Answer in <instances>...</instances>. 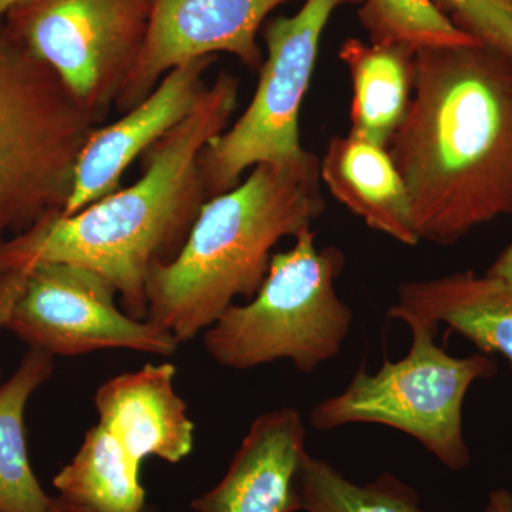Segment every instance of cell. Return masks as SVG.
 Here are the masks:
<instances>
[{"label": "cell", "mask_w": 512, "mask_h": 512, "mask_svg": "<svg viewBox=\"0 0 512 512\" xmlns=\"http://www.w3.org/2000/svg\"><path fill=\"white\" fill-rule=\"evenodd\" d=\"M387 150L419 241L453 245L512 215V57L478 42L417 50L412 100Z\"/></svg>", "instance_id": "6da1fadb"}, {"label": "cell", "mask_w": 512, "mask_h": 512, "mask_svg": "<svg viewBox=\"0 0 512 512\" xmlns=\"http://www.w3.org/2000/svg\"><path fill=\"white\" fill-rule=\"evenodd\" d=\"M239 79L221 72L207 84L191 113L143 156L136 183L72 215L52 212L0 244V272L39 264H72L100 275L121 308L147 319V279L173 261L201 208L210 200L200 156L229 127L237 110Z\"/></svg>", "instance_id": "7a4b0ae2"}, {"label": "cell", "mask_w": 512, "mask_h": 512, "mask_svg": "<svg viewBox=\"0 0 512 512\" xmlns=\"http://www.w3.org/2000/svg\"><path fill=\"white\" fill-rule=\"evenodd\" d=\"M315 154L259 164L237 187L205 202L173 261L147 279V319L180 343L217 322L238 296L252 298L281 239L298 237L325 212Z\"/></svg>", "instance_id": "3957f363"}, {"label": "cell", "mask_w": 512, "mask_h": 512, "mask_svg": "<svg viewBox=\"0 0 512 512\" xmlns=\"http://www.w3.org/2000/svg\"><path fill=\"white\" fill-rule=\"evenodd\" d=\"M345 255L318 248L305 229L285 252L272 255L268 274L247 305H232L202 332L211 359L234 370L289 360L312 373L339 355L353 312L336 292Z\"/></svg>", "instance_id": "277c9868"}, {"label": "cell", "mask_w": 512, "mask_h": 512, "mask_svg": "<svg viewBox=\"0 0 512 512\" xmlns=\"http://www.w3.org/2000/svg\"><path fill=\"white\" fill-rule=\"evenodd\" d=\"M103 116L82 106L15 37L0 36V244L62 212Z\"/></svg>", "instance_id": "5b68a950"}, {"label": "cell", "mask_w": 512, "mask_h": 512, "mask_svg": "<svg viewBox=\"0 0 512 512\" xmlns=\"http://www.w3.org/2000/svg\"><path fill=\"white\" fill-rule=\"evenodd\" d=\"M412 348L376 373L362 365L342 393L313 407L311 424L328 431L348 424H382L413 437L451 471L470 464L464 439L463 406L477 380L490 379L497 363L490 355L451 356L436 343L440 326L407 322Z\"/></svg>", "instance_id": "8992f818"}, {"label": "cell", "mask_w": 512, "mask_h": 512, "mask_svg": "<svg viewBox=\"0 0 512 512\" xmlns=\"http://www.w3.org/2000/svg\"><path fill=\"white\" fill-rule=\"evenodd\" d=\"M362 0H306L293 16L269 20L266 57L254 97L242 116L212 138L200 156L208 198L237 187L259 164L296 163L308 156L299 133L302 101L311 84L320 40L333 13Z\"/></svg>", "instance_id": "52a82bcc"}, {"label": "cell", "mask_w": 512, "mask_h": 512, "mask_svg": "<svg viewBox=\"0 0 512 512\" xmlns=\"http://www.w3.org/2000/svg\"><path fill=\"white\" fill-rule=\"evenodd\" d=\"M154 0H22L9 35L86 109L106 116L140 59Z\"/></svg>", "instance_id": "ba28073f"}, {"label": "cell", "mask_w": 512, "mask_h": 512, "mask_svg": "<svg viewBox=\"0 0 512 512\" xmlns=\"http://www.w3.org/2000/svg\"><path fill=\"white\" fill-rule=\"evenodd\" d=\"M5 329L52 357L106 349L170 357L181 345L150 320L131 318L106 279L83 266L60 262L28 269Z\"/></svg>", "instance_id": "9c48e42d"}, {"label": "cell", "mask_w": 512, "mask_h": 512, "mask_svg": "<svg viewBox=\"0 0 512 512\" xmlns=\"http://www.w3.org/2000/svg\"><path fill=\"white\" fill-rule=\"evenodd\" d=\"M293 0H154L150 32L116 107L133 109L165 74L200 57L228 53L252 72L264 63L258 33L272 10Z\"/></svg>", "instance_id": "30bf717a"}, {"label": "cell", "mask_w": 512, "mask_h": 512, "mask_svg": "<svg viewBox=\"0 0 512 512\" xmlns=\"http://www.w3.org/2000/svg\"><path fill=\"white\" fill-rule=\"evenodd\" d=\"M217 59L207 56L180 64L165 74L147 99L121 114L120 119L93 131L74 168L63 215L76 214L120 190L130 165L194 109L207 87L205 74Z\"/></svg>", "instance_id": "8fae6325"}, {"label": "cell", "mask_w": 512, "mask_h": 512, "mask_svg": "<svg viewBox=\"0 0 512 512\" xmlns=\"http://www.w3.org/2000/svg\"><path fill=\"white\" fill-rule=\"evenodd\" d=\"M306 451L302 414L292 407L269 410L249 426L227 473L195 498V512L302 511Z\"/></svg>", "instance_id": "7c38bea8"}, {"label": "cell", "mask_w": 512, "mask_h": 512, "mask_svg": "<svg viewBox=\"0 0 512 512\" xmlns=\"http://www.w3.org/2000/svg\"><path fill=\"white\" fill-rule=\"evenodd\" d=\"M175 376L171 363H148L111 377L94 394L100 426L138 468L146 457L177 464L194 450V421L175 392Z\"/></svg>", "instance_id": "4fadbf2b"}, {"label": "cell", "mask_w": 512, "mask_h": 512, "mask_svg": "<svg viewBox=\"0 0 512 512\" xmlns=\"http://www.w3.org/2000/svg\"><path fill=\"white\" fill-rule=\"evenodd\" d=\"M387 316L404 323H444L485 355L500 353L512 365V291L494 276L464 271L406 282Z\"/></svg>", "instance_id": "5bb4252c"}, {"label": "cell", "mask_w": 512, "mask_h": 512, "mask_svg": "<svg viewBox=\"0 0 512 512\" xmlns=\"http://www.w3.org/2000/svg\"><path fill=\"white\" fill-rule=\"evenodd\" d=\"M319 167L333 197L367 227L410 247L419 244L409 192L387 147L350 133L333 137Z\"/></svg>", "instance_id": "9a60e30c"}, {"label": "cell", "mask_w": 512, "mask_h": 512, "mask_svg": "<svg viewBox=\"0 0 512 512\" xmlns=\"http://www.w3.org/2000/svg\"><path fill=\"white\" fill-rule=\"evenodd\" d=\"M416 50L345 40L339 57L353 84L350 134L379 146H389L404 120L414 86Z\"/></svg>", "instance_id": "2e32d148"}, {"label": "cell", "mask_w": 512, "mask_h": 512, "mask_svg": "<svg viewBox=\"0 0 512 512\" xmlns=\"http://www.w3.org/2000/svg\"><path fill=\"white\" fill-rule=\"evenodd\" d=\"M37 349L20 360L0 384V512H50L53 497L43 490L30 464L25 413L30 397L53 375L55 363Z\"/></svg>", "instance_id": "e0dca14e"}, {"label": "cell", "mask_w": 512, "mask_h": 512, "mask_svg": "<svg viewBox=\"0 0 512 512\" xmlns=\"http://www.w3.org/2000/svg\"><path fill=\"white\" fill-rule=\"evenodd\" d=\"M53 485L62 497L94 512H150L140 468L99 423L86 431L76 456Z\"/></svg>", "instance_id": "ac0fdd59"}, {"label": "cell", "mask_w": 512, "mask_h": 512, "mask_svg": "<svg viewBox=\"0 0 512 512\" xmlns=\"http://www.w3.org/2000/svg\"><path fill=\"white\" fill-rule=\"evenodd\" d=\"M302 511L306 512H423L419 495L386 473L373 483H352L335 467L309 457L303 478Z\"/></svg>", "instance_id": "d6986e66"}, {"label": "cell", "mask_w": 512, "mask_h": 512, "mask_svg": "<svg viewBox=\"0 0 512 512\" xmlns=\"http://www.w3.org/2000/svg\"><path fill=\"white\" fill-rule=\"evenodd\" d=\"M359 19L369 42L376 45L406 46L417 52L477 43L441 15L430 0H362Z\"/></svg>", "instance_id": "ffe728a7"}, {"label": "cell", "mask_w": 512, "mask_h": 512, "mask_svg": "<svg viewBox=\"0 0 512 512\" xmlns=\"http://www.w3.org/2000/svg\"><path fill=\"white\" fill-rule=\"evenodd\" d=\"M461 32L512 57L510 0H430Z\"/></svg>", "instance_id": "44dd1931"}, {"label": "cell", "mask_w": 512, "mask_h": 512, "mask_svg": "<svg viewBox=\"0 0 512 512\" xmlns=\"http://www.w3.org/2000/svg\"><path fill=\"white\" fill-rule=\"evenodd\" d=\"M485 274L500 279L512 291V244L495 259L494 264Z\"/></svg>", "instance_id": "7402d4cb"}, {"label": "cell", "mask_w": 512, "mask_h": 512, "mask_svg": "<svg viewBox=\"0 0 512 512\" xmlns=\"http://www.w3.org/2000/svg\"><path fill=\"white\" fill-rule=\"evenodd\" d=\"M484 512H512V494L508 490H495L488 497Z\"/></svg>", "instance_id": "603a6c76"}, {"label": "cell", "mask_w": 512, "mask_h": 512, "mask_svg": "<svg viewBox=\"0 0 512 512\" xmlns=\"http://www.w3.org/2000/svg\"><path fill=\"white\" fill-rule=\"evenodd\" d=\"M50 512H94L90 508L83 507V505L73 503V501L67 500L62 495L53 497L52 508Z\"/></svg>", "instance_id": "cb8c5ba5"}, {"label": "cell", "mask_w": 512, "mask_h": 512, "mask_svg": "<svg viewBox=\"0 0 512 512\" xmlns=\"http://www.w3.org/2000/svg\"><path fill=\"white\" fill-rule=\"evenodd\" d=\"M20 2L22 0H0V20L5 19L10 10L19 5Z\"/></svg>", "instance_id": "d4e9b609"}, {"label": "cell", "mask_w": 512, "mask_h": 512, "mask_svg": "<svg viewBox=\"0 0 512 512\" xmlns=\"http://www.w3.org/2000/svg\"><path fill=\"white\" fill-rule=\"evenodd\" d=\"M10 306L8 301L0 295V329H5L6 319H8Z\"/></svg>", "instance_id": "484cf974"}, {"label": "cell", "mask_w": 512, "mask_h": 512, "mask_svg": "<svg viewBox=\"0 0 512 512\" xmlns=\"http://www.w3.org/2000/svg\"><path fill=\"white\" fill-rule=\"evenodd\" d=\"M511 6H512V0H510Z\"/></svg>", "instance_id": "4316f807"}]
</instances>
